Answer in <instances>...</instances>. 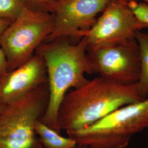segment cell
Masks as SVG:
<instances>
[{
	"label": "cell",
	"instance_id": "obj_1",
	"mask_svg": "<svg viewBox=\"0 0 148 148\" xmlns=\"http://www.w3.org/2000/svg\"><path fill=\"white\" fill-rule=\"evenodd\" d=\"M87 47L85 37L76 43L59 38L42 43L36 51L45 64L48 89L47 105L40 121L59 133L58 112L65 96L70 89L88 82L86 74L94 73Z\"/></svg>",
	"mask_w": 148,
	"mask_h": 148
},
{
	"label": "cell",
	"instance_id": "obj_2",
	"mask_svg": "<svg viewBox=\"0 0 148 148\" xmlns=\"http://www.w3.org/2000/svg\"><path fill=\"white\" fill-rule=\"evenodd\" d=\"M137 83L123 85L97 77L65 96L58 116L60 130L88 127L117 109L144 99Z\"/></svg>",
	"mask_w": 148,
	"mask_h": 148
},
{
	"label": "cell",
	"instance_id": "obj_3",
	"mask_svg": "<svg viewBox=\"0 0 148 148\" xmlns=\"http://www.w3.org/2000/svg\"><path fill=\"white\" fill-rule=\"evenodd\" d=\"M147 128L148 97L121 107L88 127L66 133L79 146L125 148L134 135Z\"/></svg>",
	"mask_w": 148,
	"mask_h": 148
},
{
	"label": "cell",
	"instance_id": "obj_4",
	"mask_svg": "<svg viewBox=\"0 0 148 148\" xmlns=\"http://www.w3.org/2000/svg\"><path fill=\"white\" fill-rule=\"evenodd\" d=\"M47 83L5 106L0 112V148H43L34 129L47 105Z\"/></svg>",
	"mask_w": 148,
	"mask_h": 148
},
{
	"label": "cell",
	"instance_id": "obj_5",
	"mask_svg": "<svg viewBox=\"0 0 148 148\" xmlns=\"http://www.w3.org/2000/svg\"><path fill=\"white\" fill-rule=\"evenodd\" d=\"M53 25L51 13L27 6L0 37L8 71L26 63L51 34Z\"/></svg>",
	"mask_w": 148,
	"mask_h": 148
},
{
	"label": "cell",
	"instance_id": "obj_6",
	"mask_svg": "<svg viewBox=\"0 0 148 148\" xmlns=\"http://www.w3.org/2000/svg\"><path fill=\"white\" fill-rule=\"evenodd\" d=\"M128 0H111L85 38L87 49H95L135 38L136 32L148 27L139 20Z\"/></svg>",
	"mask_w": 148,
	"mask_h": 148
},
{
	"label": "cell",
	"instance_id": "obj_7",
	"mask_svg": "<svg viewBox=\"0 0 148 148\" xmlns=\"http://www.w3.org/2000/svg\"><path fill=\"white\" fill-rule=\"evenodd\" d=\"M94 73L123 85L137 83L140 71L136 38L95 49H87Z\"/></svg>",
	"mask_w": 148,
	"mask_h": 148
},
{
	"label": "cell",
	"instance_id": "obj_8",
	"mask_svg": "<svg viewBox=\"0 0 148 148\" xmlns=\"http://www.w3.org/2000/svg\"><path fill=\"white\" fill-rule=\"evenodd\" d=\"M111 0H57L53 7V29L46 41L70 38L79 41L93 26Z\"/></svg>",
	"mask_w": 148,
	"mask_h": 148
},
{
	"label": "cell",
	"instance_id": "obj_9",
	"mask_svg": "<svg viewBox=\"0 0 148 148\" xmlns=\"http://www.w3.org/2000/svg\"><path fill=\"white\" fill-rule=\"evenodd\" d=\"M47 83L44 61L36 53L26 63L8 71L0 79V106H7Z\"/></svg>",
	"mask_w": 148,
	"mask_h": 148
},
{
	"label": "cell",
	"instance_id": "obj_10",
	"mask_svg": "<svg viewBox=\"0 0 148 148\" xmlns=\"http://www.w3.org/2000/svg\"><path fill=\"white\" fill-rule=\"evenodd\" d=\"M34 129L43 148H74L77 145L74 139L62 136L40 120L36 122Z\"/></svg>",
	"mask_w": 148,
	"mask_h": 148
},
{
	"label": "cell",
	"instance_id": "obj_11",
	"mask_svg": "<svg viewBox=\"0 0 148 148\" xmlns=\"http://www.w3.org/2000/svg\"><path fill=\"white\" fill-rule=\"evenodd\" d=\"M139 50L140 71L137 82L140 94L144 98L148 97V33L137 31L135 34Z\"/></svg>",
	"mask_w": 148,
	"mask_h": 148
},
{
	"label": "cell",
	"instance_id": "obj_12",
	"mask_svg": "<svg viewBox=\"0 0 148 148\" xmlns=\"http://www.w3.org/2000/svg\"><path fill=\"white\" fill-rule=\"evenodd\" d=\"M29 5L31 6L27 0H0V18L12 23Z\"/></svg>",
	"mask_w": 148,
	"mask_h": 148
},
{
	"label": "cell",
	"instance_id": "obj_13",
	"mask_svg": "<svg viewBox=\"0 0 148 148\" xmlns=\"http://www.w3.org/2000/svg\"><path fill=\"white\" fill-rule=\"evenodd\" d=\"M128 3L138 18L148 25V3L136 0H128Z\"/></svg>",
	"mask_w": 148,
	"mask_h": 148
},
{
	"label": "cell",
	"instance_id": "obj_14",
	"mask_svg": "<svg viewBox=\"0 0 148 148\" xmlns=\"http://www.w3.org/2000/svg\"><path fill=\"white\" fill-rule=\"evenodd\" d=\"M32 7L52 13L57 0H27Z\"/></svg>",
	"mask_w": 148,
	"mask_h": 148
},
{
	"label": "cell",
	"instance_id": "obj_15",
	"mask_svg": "<svg viewBox=\"0 0 148 148\" xmlns=\"http://www.w3.org/2000/svg\"><path fill=\"white\" fill-rule=\"evenodd\" d=\"M8 71V64L5 54L2 48L0 47V79Z\"/></svg>",
	"mask_w": 148,
	"mask_h": 148
},
{
	"label": "cell",
	"instance_id": "obj_16",
	"mask_svg": "<svg viewBox=\"0 0 148 148\" xmlns=\"http://www.w3.org/2000/svg\"><path fill=\"white\" fill-rule=\"evenodd\" d=\"M11 23V21H9L0 18V37Z\"/></svg>",
	"mask_w": 148,
	"mask_h": 148
},
{
	"label": "cell",
	"instance_id": "obj_17",
	"mask_svg": "<svg viewBox=\"0 0 148 148\" xmlns=\"http://www.w3.org/2000/svg\"><path fill=\"white\" fill-rule=\"evenodd\" d=\"M4 107H5V106H0V112L2 111V110L3 109Z\"/></svg>",
	"mask_w": 148,
	"mask_h": 148
},
{
	"label": "cell",
	"instance_id": "obj_18",
	"mask_svg": "<svg viewBox=\"0 0 148 148\" xmlns=\"http://www.w3.org/2000/svg\"><path fill=\"white\" fill-rule=\"evenodd\" d=\"M74 148H86V147H81V146H79V145H77L76 147H75Z\"/></svg>",
	"mask_w": 148,
	"mask_h": 148
},
{
	"label": "cell",
	"instance_id": "obj_19",
	"mask_svg": "<svg viewBox=\"0 0 148 148\" xmlns=\"http://www.w3.org/2000/svg\"><path fill=\"white\" fill-rule=\"evenodd\" d=\"M136 1H137V0H136ZM142 1H143L144 2H145V3H148V0H142Z\"/></svg>",
	"mask_w": 148,
	"mask_h": 148
}]
</instances>
